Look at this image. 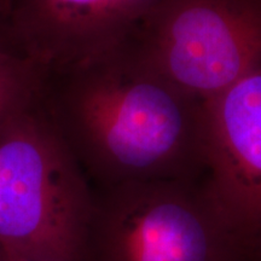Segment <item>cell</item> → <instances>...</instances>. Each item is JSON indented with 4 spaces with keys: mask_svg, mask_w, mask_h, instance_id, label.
I'll use <instances>...</instances> for the list:
<instances>
[{
    "mask_svg": "<svg viewBox=\"0 0 261 261\" xmlns=\"http://www.w3.org/2000/svg\"><path fill=\"white\" fill-rule=\"evenodd\" d=\"M39 102L85 174L108 188L190 180L203 166L204 103L129 46L42 73Z\"/></svg>",
    "mask_w": 261,
    "mask_h": 261,
    "instance_id": "cell-1",
    "label": "cell"
},
{
    "mask_svg": "<svg viewBox=\"0 0 261 261\" xmlns=\"http://www.w3.org/2000/svg\"><path fill=\"white\" fill-rule=\"evenodd\" d=\"M128 45L205 103L261 65V0H161Z\"/></svg>",
    "mask_w": 261,
    "mask_h": 261,
    "instance_id": "cell-3",
    "label": "cell"
},
{
    "mask_svg": "<svg viewBox=\"0 0 261 261\" xmlns=\"http://www.w3.org/2000/svg\"><path fill=\"white\" fill-rule=\"evenodd\" d=\"M5 261H6V260H5Z\"/></svg>",
    "mask_w": 261,
    "mask_h": 261,
    "instance_id": "cell-10",
    "label": "cell"
},
{
    "mask_svg": "<svg viewBox=\"0 0 261 261\" xmlns=\"http://www.w3.org/2000/svg\"><path fill=\"white\" fill-rule=\"evenodd\" d=\"M93 230L102 261H232L241 243L190 180L108 188L96 201Z\"/></svg>",
    "mask_w": 261,
    "mask_h": 261,
    "instance_id": "cell-4",
    "label": "cell"
},
{
    "mask_svg": "<svg viewBox=\"0 0 261 261\" xmlns=\"http://www.w3.org/2000/svg\"><path fill=\"white\" fill-rule=\"evenodd\" d=\"M12 0H0V55L23 56L16 45L11 24Z\"/></svg>",
    "mask_w": 261,
    "mask_h": 261,
    "instance_id": "cell-8",
    "label": "cell"
},
{
    "mask_svg": "<svg viewBox=\"0 0 261 261\" xmlns=\"http://www.w3.org/2000/svg\"><path fill=\"white\" fill-rule=\"evenodd\" d=\"M204 191L241 243L261 238V65L204 103Z\"/></svg>",
    "mask_w": 261,
    "mask_h": 261,
    "instance_id": "cell-5",
    "label": "cell"
},
{
    "mask_svg": "<svg viewBox=\"0 0 261 261\" xmlns=\"http://www.w3.org/2000/svg\"><path fill=\"white\" fill-rule=\"evenodd\" d=\"M42 71L27 57L0 55V130L38 97Z\"/></svg>",
    "mask_w": 261,
    "mask_h": 261,
    "instance_id": "cell-7",
    "label": "cell"
},
{
    "mask_svg": "<svg viewBox=\"0 0 261 261\" xmlns=\"http://www.w3.org/2000/svg\"><path fill=\"white\" fill-rule=\"evenodd\" d=\"M96 200L39 94L0 130V250L6 261H81Z\"/></svg>",
    "mask_w": 261,
    "mask_h": 261,
    "instance_id": "cell-2",
    "label": "cell"
},
{
    "mask_svg": "<svg viewBox=\"0 0 261 261\" xmlns=\"http://www.w3.org/2000/svg\"><path fill=\"white\" fill-rule=\"evenodd\" d=\"M257 242H259V250L261 252V238H260L259 241H257Z\"/></svg>",
    "mask_w": 261,
    "mask_h": 261,
    "instance_id": "cell-9",
    "label": "cell"
},
{
    "mask_svg": "<svg viewBox=\"0 0 261 261\" xmlns=\"http://www.w3.org/2000/svg\"><path fill=\"white\" fill-rule=\"evenodd\" d=\"M161 0H12L19 52L42 73L126 46Z\"/></svg>",
    "mask_w": 261,
    "mask_h": 261,
    "instance_id": "cell-6",
    "label": "cell"
}]
</instances>
